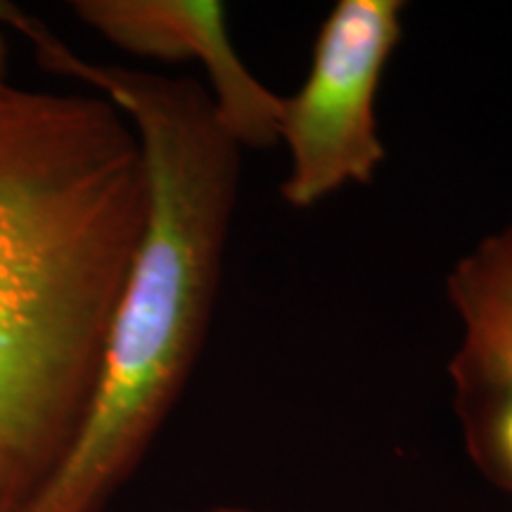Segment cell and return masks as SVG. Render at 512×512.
Returning <instances> with one entry per match:
<instances>
[{"label": "cell", "mask_w": 512, "mask_h": 512, "mask_svg": "<svg viewBox=\"0 0 512 512\" xmlns=\"http://www.w3.org/2000/svg\"><path fill=\"white\" fill-rule=\"evenodd\" d=\"M403 17L401 0H339L323 19L309 74L280 102L287 207L309 211L351 185L373 183L387 159L377 93L403 38Z\"/></svg>", "instance_id": "3"}, {"label": "cell", "mask_w": 512, "mask_h": 512, "mask_svg": "<svg viewBox=\"0 0 512 512\" xmlns=\"http://www.w3.org/2000/svg\"><path fill=\"white\" fill-rule=\"evenodd\" d=\"M136 128L102 95L0 98V512L72 456L147 226Z\"/></svg>", "instance_id": "1"}, {"label": "cell", "mask_w": 512, "mask_h": 512, "mask_svg": "<svg viewBox=\"0 0 512 512\" xmlns=\"http://www.w3.org/2000/svg\"><path fill=\"white\" fill-rule=\"evenodd\" d=\"M74 17L128 55L166 64L197 62L223 128L242 150L278 145L283 95L242 60L219 0H76Z\"/></svg>", "instance_id": "5"}, {"label": "cell", "mask_w": 512, "mask_h": 512, "mask_svg": "<svg viewBox=\"0 0 512 512\" xmlns=\"http://www.w3.org/2000/svg\"><path fill=\"white\" fill-rule=\"evenodd\" d=\"M46 72L93 86L136 128L147 226L72 456L31 512H105L143 465L207 344L240 200L242 147L202 81L83 60L38 19L19 27Z\"/></svg>", "instance_id": "2"}, {"label": "cell", "mask_w": 512, "mask_h": 512, "mask_svg": "<svg viewBox=\"0 0 512 512\" xmlns=\"http://www.w3.org/2000/svg\"><path fill=\"white\" fill-rule=\"evenodd\" d=\"M10 41H8V29L0 24V98L10 91Z\"/></svg>", "instance_id": "6"}, {"label": "cell", "mask_w": 512, "mask_h": 512, "mask_svg": "<svg viewBox=\"0 0 512 512\" xmlns=\"http://www.w3.org/2000/svg\"><path fill=\"white\" fill-rule=\"evenodd\" d=\"M444 287L460 325L448 380L465 453L512 498V219L460 256Z\"/></svg>", "instance_id": "4"}, {"label": "cell", "mask_w": 512, "mask_h": 512, "mask_svg": "<svg viewBox=\"0 0 512 512\" xmlns=\"http://www.w3.org/2000/svg\"><path fill=\"white\" fill-rule=\"evenodd\" d=\"M166 512H266V510L245 508V505H211V508H202V510H166Z\"/></svg>", "instance_id": "7"}]
</instances>
